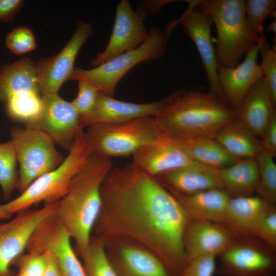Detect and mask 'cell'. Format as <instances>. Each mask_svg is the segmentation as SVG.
Returning a JSON list of instances; mask_svg holds the SVG:
<instances>
[{
    "label": "cell",
    "instance_id": "obj_16",
    "mask_svg": "<svg viewBox=\"0 0 276 276\" xmlns=\"http://www.w3.org/2000/svg\"><path fill=\"white\" fill-rule=\"evenodd\" d=\"M104 241L117 276H172L155 254L139 244L120 238Z\"/></svg>",
    "mask_w": 276,
    "mask_h": 276
},
{
    "label": "cell",
    "instance_id": "obj_43",
    "mask_svg": "<svg viewBox=\"0 0 276 276\" xmlns=\"http://www.w3.org/2000/svg\"><path fill=\"white\" fill-rule=\"evenodd\" d=\"M276 20L274 19V20L271 22L268 26H267V31L269 32H272L273 33H274V35L275 36L276 34V31H275V28H276Z\"/></svg>",
    "mask_w": 276,
    "mask_h": 276
},
{
    "label": "cell",
    "instance_id": "obj_41",
    "mask_svg": "<svg viewBox=\"0 0 276 276\" xmlns=\"http://www.w3.org/2000/svg\"><path fill=\"white\" fill-rule=\"evenodd\" d=\"M45 268L42 276H62L61 270L54 255L50 251H44Z\"/></svg>",
    "mask_w": 276,
    "mask_h": 276
},
{
    "label": "cell",
    "instance_id": "obj_24",
    "mask_svg": "<svg viewBox=\"0 0 276 276\" xmlns=\"http://www.w3.org/2000/svg\"><path fill=\"white\" fill-rule=\"evenodd\" d=\"M40 94L35 65L31 59L25 57L0 67V101L6 103Z\"/></svg>",
    "mask_w": 276,
    "mask_h": 276
},
{
    "label": "cell",
    "instance_id": "obj_32",
    "mask_svg": "<svg viewBox=\"0 0 276 276\" xmlns=\"http://www.w3.org/2000/svg\"><path fill=\"white\" fill-rule=\"evenodd\" d=\"M275 0L244 1L246 23L254 34L258 36L263 34L264 20L268 16L275 17Z\"/></svg>",
    "mask_w": 276,
    "mask_h": 276
},
{
    "label": "cell",
    "instance_id": "obj_6",
    "mask_svg": "<svg viewBox=\"0 0 276 276\" xmlns=\"http://www.w3.org/2000/svg\"><path fill=\"white\" fill-rule=\"evenodd\" d=\"M173 29L169 24L164 31L156 27L152 28L147 39L137 48L120 54L91 69L74 67L68 80L87 82L103 94L114 97L118 84L131 69L142 62L158 60L164 55Z\"/></svg>",
    "mask_w": 276,
    "mask_h": 276
},
{
    "label": "cell",
    "instance_id": "obj_14",
    "mask_svg": "<svg viewBox=\"0 0 276 276\" xmlns=\"http://www.w3.org/2000/svg\"><path fill=\"white\" fill-rule=\"evenodd\" d=\"M187 3L188 8L175 20V22L182 26L197 49L206 74L210 93L225 102L218 80L219 67L211 35L213 21L208 14L195 7L194 1H187Z\"/></svg>",
    "mask_w": 276,
    "mask_h": 276
},
{
    "label": "cell",
    "instance_id": "obj_5",
    "mask_svg": "<svg viewBox=\"0 0 276 276\" xmlns=\"http://www.w3.org/2000/svg\"><path fill=\"white\" fill-rule=\"evenodd\" d=\"M93 153L83 129H80L62 163L36 179L17 197L3 204L4 210L12 215L41 202H58L67 193L74 178Z\"/></svg>",
    "mask_w": 276,
    "mask_h": 276
},
{
    "label": "cell",
    "instance_id": "obj_42",
    "mask_svg": "<svg viewBox=\"0 0 276 276\" xmlns=\"http://www.w3.org/2000/svg\"><path fill=\"white\" fill-rule=\"evenodd\" d=\"M12 215L8 214L3 209V204H0V219H8Z\"/></svg>",
    "mask_w": 276,
    "mask_h": 276
},
{
    "label": "cell",
    "instance_id": "obj_25",
    "mask_svg": "<svg viewBox=\"0 0 276 276\" xmlns=\"http://www.w3.org/2000/svg\"><path fill=\"white\" fill-rule=\"evenodd\" d=\"M169 191L180 203L189 218L219 224L223 222L230 199L224 190L210 189L190 195Z\"/></svg>",
    "mask_w": 276,
    "mask_h": 276
},
{
    "label": "cell",
    "instance_id": "obj_23",
    "mask_svg": "<svg viewBox=\"0 0 276 276\" xmlns=\"http://www.w3.org/2000/svg\"><path fill=\"white\" fill-rule=\"evenodd\" d=\"M235 111L236 118L261 139L275 111L268 83L263 76L250 88Z\"/></svg>",
    "mask_w": 276,
    "mask_h": 276
},
{
    "label": "cell",
    "instance_id": "obj_22",
    "mask_svg": "<svg viewBox=\"0 0 276 276\" xmlns=\"http://www.w3.org/2000/svg\"><path fill=\"white\" fill-rule=\"evenodd\" d=\"M168 190L190 195L214 189H223L220 169L197 163L155 176Z\"/></svg>",
    "mask_w": 276,
    "mask_h": 276
},
{
    "label": "cell",
    "instance_id": "obj_18",
    "mask_svg": "<svg viewBox=\"0 0 276 276\" xmlns=\"http://www.w3.org/2000/svg\"><path fill=\"white\" fill-rule=\"evenodd\" d=\"M263 34L258 42L245 54L241 63L234 67H219L218 80L226 103L235 110L250 88L263 77L257 63L259 47L265 38Z\"/></svg>",
    "mask_w": 276,
    "mask_h": 276
},
{
    "label": "cell",
    "instance_id": "obj_27",
    "mask_svg": "<svg viewBox=\"0 0 276 276\" xmlns=\"http://www.w3.org/2000/svg\"><path fill=\"white\" fill-rule=\"evenodd\" d=\"M223 189L230 198L254 195L259 184V172L255 158L238 159L220 169Z\"/></svg>",
    "mask_w": 276,
    "mask_h": 276
},
{
    "label": "cell",
    "instance_id": "obj_13",
    "mask_svg": "<svg viewBox=\"0 0 276 276\" xmlns=\"http://www.w3.org/2000/svg\"><path fill=\"white\" fill-rule=\"evenodd\" d=\"M146 16L141 7L134 10L129 1L121 0L116 6L114 24L107 44L92 61V65L98 66L142 44L149 35L144 22Z\"/></svg>",
    "mask_w": 276,
    "mask_h": 276
},
{
    "label": "cell",
    "instance_id": "obj_28",
    "mask_svg": "<svg viewBox=\"0 0 276 276\" xmlns=\"http://www.w3.org/2000/svg\"><path fill=\"white\" fill-rule=\"evenodd\" d=\"M174 139L193 161L209 167L222 169L239 159L213 138Z\"/></svg>",
    "mask_w": 276,
    "mask_h": 276
},
{
    "label": "cell",
    "instance_id": "obj_9",
    "mask_svg": "<svg viewBox=\"0 0 276 276\" xmlns=\"http://www.w3.org/2000/svg\"><path fill=\"white\" fill-rule=\"evenodd\" d=\"M220 276H275L276 250L255 236L234 237L218 256Z\"/></svg>",
    "mask_w": 276,
    "mask_h": 276
},
{
    "label": "cell",
    "instance_id": "obj_37",
    "mask_svg": "<svg viewBox=\"0 0 276 276\" xmlns=\"http://www.w3.org/2000/svg\"><path fill=\"white\" fill-rule=\"evenodd\" d=\"M216 257L205 256L188 261L180 276H214L216 265Z\"/></svg>",
    "mask_w": 276,
    "mask_h": 276
},
{
    "label": "cell",
    "instance_id": "obj_39",
    "mask_svg": "<svg viewBox=\"0 0 276 276\" xmlns=\"http://www.w3.org/2000/svg\"><path fill=\"white\" fill-rule=\"evenodd\" d=\"M261 139L263 149L275 156L276 155L275 111L272 114Z\"/></svg>",
    "mask_w": 276,
    "mask_h": 276
},
{
    "label": "cell",
    "instance_id": "obj_19",
    "mask_svg": "<svg viewBox=\"0 0 276 276\" xmlns=\"http://www.w3.org/2000/svg\"><path fill=\"white\" fill-rule=\"evenodd\" d=\"M233 238L221 224L189 218L183 235L187 263L202 256H218L226 249Z\"/></svg>",
    "mask_w": 276,
    "mask_h": 276
},
{
    "label": "cell",
    "instance_id": "obj_34",
    "mask_svg": "<svg viewBox=\"0 0 276 276\" xmlns=\"http://www.w3.org/2000/svg\"><path fill=\"white\" fill-rule=\"evenodd\" d=\"M5 44L16 55L29 52L36 47L34 34L26 26H18L8 33L5 38Z\"/></svg>",
    "mask_w": 276,
    "mask_h": 276
},
{
    "label": "cell",
    "instance_id": "obj_35",
    "mask_svg": "<svg viewBox=\"0 0 276 276\" xmlns=\"http://www.w3.org/2000/svg\"><path fill=\"white\" fill-rule=\"evenodd\" d=\"M78 81V94L71 103L81 117L88 114L91 110L100 91L97 87L87 82Z\"/></svg>",
    "mask_w": 276,
    "mask_h": 276
},
{
    "label": "cell",
    "instance_id": "obj_8",
    "mask_svg": "<svg viewBox=\"0 0 276 276\" xmlns=\"http://www.w3.org/2000/svg\"><path fill=\"white\" fill-rule=\"evenodd\" d=\"M10 135L19 165L17 189L20 193L64 159L51 139L38 129L16 126L11 128Z\"/></svg>",
    "mask_w": 276,
    "mask_h": 276
},
{
    "label": "cell",
    "instance_id": "obj_10",
    "mask_svg": "<svg viewBox=\"0 0 276 276\" xmlns=\"http://www.w3.org/2000/svg\"><path fill=\"white\" fill-rule=\"evenodd\" d=\"M57 202L44 204L39 209L31 208L17 213L12 219L0 223V276H13L10 267L24 254L34 232L45 219L54 214Z\"/></svg>",
    "mask_w": 276,
    "mask_h": 276
},
{
    "label": "cell",
    "instance_id": "obj_29",
    "mask_svg": "<svg viewBox=\"0 0 276 276\" xmlns=\"http://www.w3.org/2000/svg\"><path fill=\"white\" fill-rule=\"evenodd\" d=\"M80 256L87 276H117L107 256L104 238L92 235Z\"/></svg>",
    "mask_w": 276,
    "mask_h": 276
},
{
    "label": "cell",
    "instance_id": "obj_26",
    "mask_svg": "<svg viewBox=\"0 0 276 276\" xmlns=\"http://www.w3.org/2000/svg\"><path fill=\"white\" fill-rule=\"evenodd\" d=\"M214 139L239 159L255 158L263 150L260 139L236 118L224 125Z\"/></svg>",
    "mask_w": 276,
    "mask_h": 276
},
{
    "label": "cell",
    "instance_id": "obj_30",
    "mask_svg": "<svg viewBox=\"0 0 276 276\" xmlns=\"http://www.w3.org/2000/svg\"><path fill=\"white\" fill-rule=\"evenodd\" d=\"M274 156L262 150L256 156L259 184L256 194L271 204H276V164Z\"/></svg>",
    "mask_w": 276,
    "mask_h": 276
},
{
    "label": "cell",
    "instance_id": "obj_20",
    "mask_svg": "<svg viewBox=\"0 0 276 276\" xmlns=\"http://www.w3.org/2000/svg\"><path fill=\"white\" fill-rule=\"evenodd\" d=\"M132 156L133 163L154 176L196 163L174 138L165 133L140 148Z\"/></svg>",
    "mask_w": 276,
    "mask_h": 276
},
{
    "label": "cell",
    "instance_id": "obj_44",
    "mask_svg": "<svg viewBox=\"0 0 276 276\" xmlns=\"http://www.w3.org/2000/svg\"><path fill=\"white\" fill-rule=\"evenodd\" d=\"M13 276H27V275H26V274L24 273L18 272L17 274H15Z\"/></svg>",
    "mask_w": 276,
    "mask_h": 276
},
{
    "label": "cell",
    "instance_id": "obj_1",
    "mask_svg": "<svg viewBox=\"0 0 276 276\" xmlns=\"http://www.w3.org/2000/svg\"><path fill=\"white\" fill-rule=\"evenodd\" d=\"M101 193L94 235L139 244L155 254L172 276H180L187 264L183 235L189 217L157 177L132 162L112 166Z\"/></svg>",
    "mask_w": 276,
    "mask_h": 276
},
{
    "label": "cell",
    "instance_id": "obj_7",
    "mask_svg": "<svg viewBox=\"0 0 276 276\" xmlns=\"http://www.w3.org/2000/svg\"><path fill=\"white\" fill-rule=\"evenodd\" d=\"M84 132L93 153L109 158L132 156L140 148L164 134L151 116L118 124L94 125L87 127Z\"/></svg>",
    "mask_w": 276,
    "mask_h": 276
},
{
    "label": "cell",
    "instance_id": "obj_12",
    "mask_svg": "<svg viewBox=\"0 0 276 276\" xmlns=\"http://www.w3.org/2000/svg\"><path fill=\"white\" fill-rule=\"evenodd\" d=\"M41 101L38 116L25 126L41 131L55 145L68 152L81 129L79 114L71 102L63 100L58 93L43 94Z\"/></svg>",
    "mask_w": 276,
    "mask_h": 276
},
{
    "label": "cell",
    "instance_id": "obj_21",
    "mask_svg": "<svg viewBox=\"0 0 276 276\" xmlns=\"http://www.w3.org/2000/svg\"><path fill=\"white\" fill-rule=\"evenodd\" d=\"M275 209V205L257 195L230 198L225 217L221 224L234 238L254 236L261 220Z\"/></svg>",
    "mask_w": 276,
    "mask_h": 276
},
{
    "label": "cell",
    "instance_id": "obj_2",
    "mask_svg": "<svg viewBox=\"0 0 276 276\" xmlns=\"http://www.w3.org/2000/svg\"><path fill=\"white\" fill-rule=\"evenodd\" d=\"M166 134L176 139H214L236 118V111L211 93L181 89L167 97L154 117Z\"/></svg>",
    "mask_w": 276,
    "mask_h": 276
},
{
    "label": "cell",
    "instance_id": "obj_17",
    "mask_svg": "<svg viewBox=\"0 0 276 276\" xmlns=\"http://www.w3.org/2000/svg\"><path fill=\"white\" fill-rule=\"evenodd\" d=\"M167 97L157 101L134 103L116 99L100 91L91 110L80 117L81 129L96 124H113L143 117H154L165 103Z\"/></svg>",
    "mask_w": 276,
    "mask_h": 276
},
{
    "label": "cell",
    "instance_id": "obj_15",
    "mask_svg": "<svg viewBox=\"0 0 276 276\" xmlns=\"http://www.w3.org/2000/svg\"><path fill=\"white\" fill-rule=\"evenodd\" d=\"M93 32L89 23L79 22L71 38L58 54L41 59L35 65L41 95L58 93L63 83L69 79L81 48Z\"/></svg>",
    "mask_w": 276,
    "mask_h": 276
},
{
    "label": "cell",
    "instance_id": "obj_36",
    "mask_svg": "<svg viewBox=\"0 0 276 276\" xmlns=\"http://www.w3.org/2000/svg\"><path fill=\"white\" fill-rule=\"evenodd\" d=\"M45 258L43 254L28 252L22 254L13 262L18 272L27 276H42L45 268Z\"/></svg>",
    "mask_w": 276,
    "mask_h": 276
},
{
    "label": "cell",
    "instance_id": "obj_11",
    "mask_svg": "<svg viewBox=\"0 0 276 276\" xmlns=\"http://www.w3.org/2000/svg\"><path fill=\"white\" fill-rule=\"evenodd\" d=\"M55 213L37 227L27 245V252L41 254L49 250L54 255L62 276H87L70 234Z\"/></svg>",
    "mask_w": 276,
    "mask_h": 276
},
{
    "label": "cell",
    "instance_id": "obj_40",
    "mask_svg": "<svg viewBox=\"0 0 276 276\" xmlns=\"http://www.w3.org/2000/svg\"><path fill=\"white\" fill-rule=\"evenodd\" d=\"M23 3L22 0H0V21H12Z\"/></svg>",
    "mask_w": 276,
    "mask_h": 276
},
{
    "label": "cell",
    "instance_id": "obj_31",
    "mask_svg": "<svg viewBox=\"0 0 276 276\" xmlns=\"http://www.w3.org/2000/svg\"><path fill=\"white\" fill-rule=\"evenodd\" d=\"M17 157L12 142L0 143V187L4 198L8 199L17 189L18 172Z\"/></svg>",
    "mask_w": 276,
    "mask_h": 276
},
{
    "label": "cell",
    "instance_id": "obj_4",
    "mask_svg": "<svg viewBox=\"0 0 276 276\" xmlns=\"http://www.w3.org/2000/svg\"><path fill=\"white\" fill-rule=\"evenodd\" d=\"M196 7L208 14L217 33L215 48L218 67H234L259 41L246 20L244 0H196Z\"/></svg>",
    "mask_w": 276,
    "mask_h": 276
},
{
    "label": "cell",
    "instance_id": "obj_38",
    "mask_svg": "<svg viewBox=\"0 0 276 276\" xmlns=\"http://www.w3.org/2000/svg\"><path fill=\"white\" fill-rule=\"evenodd\" d=\"M254 236L276 250V209L263 218Z\"/></svg>",
    "mask_w": 276,
    "mask_h": 276
},
{
    "label": "cell",
    "instance_id": "obj_3",
    "mask_svg": "<svg viewBox=\"0 0 276 276\" xmlns=\"http://www.w3.org/2000/svg\"><path fill=\"white\" fill-rule=\"evenodd\" d=\"M112 166L109 158L93 153L57 202L55 214L74 241L79 256L90 242L102 206V184Z\"/></svg>",
    "mask_w": 276,
    "mask_h": 276
},
{
    "label": "cell",
    "instance_id": "obj_33",
    "mask_svg": "<svg viewBox=\"0 0 276 276\" xmlns=\"http://www.w3.org/2000/svg\"><path fill=\"white\" fill-rule=\"evenodd\" d=\"M259 53L262 61L260 66L263 76L266 79L269 87L273 106H276V50L271 48L266 38L261 43Z\"/></svg>",
    "mask_w": 276,
    "mask_h": 276
}]
</instances>
